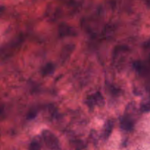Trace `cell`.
<instances>
[{
    "instance_id": "cell-1",
    "label": "cell",
    "mask_w": 150,
    "mask_h": 150,
    "mask_svg": "<svg viewBox=\"0 0 150 150\" xmlns=\"http://www.w3.org/2000/svg\"><path fill=\"white\" fill-rule=\"evenodd\" d=\"M42 139L46 147L49 150H60L59 139L52 132L44 130L42 132Z\"/></svg>"
},
{
    "instance_id": "cell-2",
    "label": "cell",
    "mask_w": 150,
    "mask_h": 150,
    "mask_svg": "<svg viewBox=\"0 0 150 150\" xmlns=\"http://www.w3.org/2000/svg\"><path fill=\"white\" fill-rule=\"evenodd\" d=\"M104 103H105V101H104V98L102 94L100 92H97L96 93L92 94V95L87 97L86 103L88 105V107H89L90 108H93L95 105L102 106V105H103Z\"/></svg>"
},
{
    "instance_id": "cell-3",
    "label": "cell",
    "mask_w": 150,
    "mask_h": 150,
    "mask_svg": "<svg viewBox=\"0 0 150 150\" xmlns=\"http://www.w3.org/2000/svg\"><path fill=\"white\" fill-rule=\"evenodd\" d=\"M120 127L125 131H131L134 127V122L133 120L130 117L125 116L120 120Z\"/></svg>"
},
{
    "instance_id": "cell-4",
    "label": "cell",
    "mask_w": 150,
    "mask_h": 150,
    "mask_svg": "<svg viewBox=\"0 0 150 150\" xmlns=\"http://www.w3.org/2000/svg\"><path fill=\"white\" fill-rule=\"evenodd\" d=\"M59 34L61 37L75 36L76 35V32L70 26L65 24V23H62L60 25L59 28Z\"/></svg>"
},
{
    "instance_id": "cell-5",
    "label": "cell",
    "mask_w": 150,
    "mask_h": 150,
    "mask_svg": "<svg viewBox=\"0 0 150 150\" xmlns=\"http://www.w3.org/2000/svg\"><path fill=\"white\" fill-rule=\"evenodd\" d=\"M113 127H114V122L112 121H108L105 122L104 125L103 132V136L105 139H107L111 136V133L112 132Z\"/></svg>"
},
{
    "instance_id": "cell-6",
    "label": "cell",
    "mask_w": 150,
    "mask_h": 150,
    "mask_svg": "<svg viewBox=\"0 0 150 150\" xmlns=\"http://www.w3.org/2000/svg\"><path fill=\"white\" fill-rule=\"evenodd\" d=\"M54 70H55V66L53 63H48V64H45V67L42 68V73L44 76H48V75L52 74L54 72Z\"/></svg>"
},
{
    "instance_id": "cell-7",
    "label": "cell",
    "mask_w": 150,
    "mask_h": 150,
    "mask_svg": "<svg viewBox=\"0 0 150 150\" xmlns=\"http://www.w3.org/2000/svg\"><path fill=\"white\" fill-rule=\"evenodd\" d=\"M40 142L38 139H34L29 145V150H40Z\"/></svg>"
},
{
    "instance_id": "cell-8",
    "label": "cell",
    "mask_w": 150,
    "mask_h": 150,
    "mask_svg": "<svg viewBox=\"0 0 150 150\" xmlns=\"http://www.w3.org/2000/svg\"><path fill=\"white\" fill-rule=\"evenodd\" d=\"M141 111L142 112H149L150 111V102L143 103L141 106Z\"/></svg>"
},
{
    "instance_id": "cell-9",
    "label": "cell",
    "mask_w": 150,
    "mask_h": 150,
    "mask_svg": "<svg viewBox=\"0 0 150 150\" xmlns=\"http://www.w3.org/2000/svg\"><path fill=\"white\" fill-rule=\"evenodd\" d=\"M36 117V113H35V111H30V112L29 113V114H28V119H29V120H32V119L35 118V117Z\"/></svg>"
}]
</instances>
